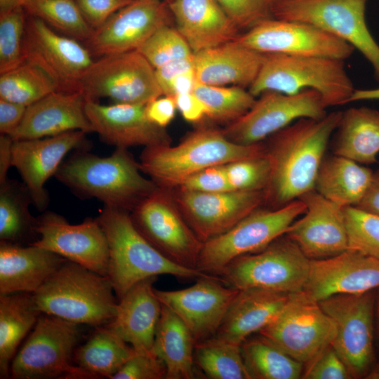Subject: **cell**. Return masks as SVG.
Wrapping results in <instances>:
<instances>
[{
    "mask_svg": "<svg viewBox=\"0 0 379 379\" xmlns=\"http://www.w3.org/2000/svg\"><path fill=\"white\" fill-rule=\"evenodd\" d=\"M341 116L342 112L335 111L321 119H300L269 137L265 148L271 172L264 190L265 203L277 208L314 190L328 144Z\"/></svg>",
    "mask_w": 379,
    "mask_h": 379,
    "instance_id": "1",
    "label": "cell"
},
{
    "mask_svg": "<svg viewBox=\"0 0 379 379\" xmlns=\"http://www.w3.org/2000/svg\"><path fill=\"white\" fill-rule=\"evenodd\" d=\"M126 148L117 147L109 157L79 152L61 164L55 178L75 194L96 198L105 206L133 211L159 186L144 178Z\"/></svg>",
    "mask_w": 379,
    "mask_h": 379,
    "instance_id": "2",
    "label": "cell"
},
{
    "mask_svg": "<svg viewBox=\"0 0 379 379\" xmlns=\"http://www.w3.org/2000/svg\"><path fill=\"white\" fill-rule=\"evenodd\" d=\"M95 219L107 239V277L118 300L135 284L149 277L169 274L198 278L210 275L180 265L162 253L137 229L128 211L105 206Z\"/></svg>",
    "mask_w": 379,
    "mask_h": 379,
    "instance_id": "3",
    "label": "cell"
},
{
    "mask_svg": "<svg viewBox=\"0 0 379 379\" xmlns=\"http://www.w3.org/2000/svg\"><path fill=\"white\" fill-rule=\"evenodd\" d=\"M265 145H241L227 138L222 131L201 128L177 145L145 148L140 166L160 187H178L190 175L205 168L260 156Z\"/></svg>",
    "mask_w": 379,
    "mask_h": 379,
    "instance_id": "4",
    "label": "cell"
},
{
    "mask_svg": "<svg viewBox=\"0 0 379 379\" xmlns=\"http://www.w3.org/2000/svg\"><path fill=\"white\" fill-rule=\"evenodd\" d=\"M114 293L107 276L65 260L32 294L41 313L99 327L116 315Z\"/></svg>",
    "mask_w": 379,
    "mask_h": 379,
    "instance_id": "5",
    "label": "cell"
},
{
    "mask_svg": "<svg viewBox=\"0 0 379 379\" xmlns=\"http://www.w3.org/2000/svg\"><path fill=\"white\" fill-rule=\"evenodd\" d=\"M306 89L318 92L326 107L349 103L355 90L344 60L272 53L265 54L248 91L256 98L267 91L290 95Z\"/></svg>",
    "mask_w": 379,
    "mask_h": 379,
    "instance_id": "6",
    "label": "cell"
},
{
    "mask_svg": "<svg viewBox=\"0 0 379 379\" xmlns=\"http://www.w3.org/2000/svg\"><path fill=\"white\" fill-rule=\"evenodd\" d=\"M78 325L41 313L32 332L11 362V378H95L71 362L80 336Z\"/></svg>",
    "mask_w": 379,
    "mask_h": 379,
    "instance_id": "7",
    "label": "cell"
},
{
    "mask_svg": "<svg viewBox=\"0 0 379 379\" xmlns=\"http://www.w3.org/2000/svg\"><path fill=\"white\" fill-rule=\"evenodd\" d=\"M305 208L298 199L277 208L255 209L229 230L203 243L197 269L218 275L235 258L261 251L284 236Z\"/></svg>",
    "mask_w": 379,
    "mask_h": 379,
    "instance_id": "8",
    "label": "cell"
},
{
    "mask_svg": "<svg viewBox=\"0 0 379 379\" xmlns=\"http://www.w3.org/2000/svg\"><path fill=\"white\" fill-rule=\"evenodd\" d=\"M255 253L239 256L217 276L239 290L263 288L287 293L302 291L307 280L310 259L286 235Z\"/></svg>",
    "mask_w": 379,
    "mask_h": 379,
    "instance_id": "9",
    "label": "cell"
},
{
    "mask_svg": "<svg viewBox=\"0 0 379 379\" xmlns=\"http://www.w3.org/2000/svg\"><path fill=\"white\" fill-rule=\"evenodd\" d=\"M368 0H274L273 18L315 26L348 43L371 65L379 82V44L366 21Z\"/></svg>",
    "mask_w": 379,
    "mask_h": 379,
    "instance_id": "10",
    "label": "cell"
},
{
    "mask_svg": "<svg viewBox=\"0 0 379 379\" xmlns=\"http://www.w3.org/2000/svg\"><path fill=\"white\" fill-rule=\"evenodd\" d=\"M78 91L86 99L107 98L118 104L146 105L163 95L154 68L137 50L94 60Z\"/></svg>",
    "mask_w": 379,
    "mask_h": 379,
    "instance_id": "11",
    "label": "cell"
},
{
    "mask_svg": "<svg viewBox=\"0 0 379 379\" xmlns=\"http://www.w3.org/2000/svg\"><path fill=\"white\" fill-rule=\"evenodd\" d=\"M258 333L294 359L308 364L331 344L335 327L319 302L300 291L292 293L282 310Z\"/></svg>",
    "mask_w": 379,
    "mask_h": 379,
    "instance_id": "12",
    "label": "cell"
},
{
    "mask_svg": "<svg viewBox=\"0 0 379 379\" xmlns=\"http://www.w3.org/2000/svg\"><path fill=\"white\" fill-rule=\"evenodd\" d=\"M319 304L335 324V335L331 345L352 377L367 375L374 361L375 298L372 291L334 295Z\"/></svg>",
    "mask_w": 379,
    "mask_h": 379,
    "instance_id": "13",
    "label": "cell"
},
{
    "mask_svg": "<svg viewBox=\"0 0 379 379\" xmlns=\"http://www.w3.org/2000/svg\"><path fill=\"white\" fill-rule=\"evenodd\" d=\"M259 96L246 114L221 130L230 140L246 145L260 143L300 119H318L327 114L314 90L290 95L267 91Z\"/></svg>",
    "mask_w": 379,
    "mask_h": 379,
    "instance_id": "14",
    "label": "cell"
},
{
    "mask_svg": "<svg viewBox=\"0 0 379 379\" xmlns=\"http://www.w3.org/2000/svg\"><path fill=\"white\" fill-rule=\"evenodd\" d=\"M132 212L134 225L154 247L178 265L197 269L203 242L164 188L159 187Z\"/></svg>",
    "mask_w": 379,
    "mask_h": 379,
    "instance_id": "15",
    "label": "cell"
},
{
    "mask_svg": "<svg viewBox=\"0 0 379 379\" xmlns=\"http://www.w3.org/2000/svg\"><path fill=\"white\" fill-rule=\"evenodd\" d=\"M238 44L264 54L317 56L345 60L355 50L348 43L310 24L266 19L234 40Z\"/></svg>",
    "mask_w": 379,
    "mask_h": 379,
    "instance_id": "16",
    "label": "cell"
},
{
    "mask_svg": "<svg viewBox=\"0 0 379 379\" xmlns=\"http://www.w3.org/2000/svg\"><path fill=\"white\" fill-rule=\"evenodd\" d=\"M219 276L197 278L192 286L180 290L154 288L160 302L185 324L195 344L214 336L239 289L222 285Z\"/></svg>",
    "mask_w": 379,
    "mask_h": 379,
    "instance_id": "17",
    "label": "cell"
},
{
    "mask_svg": "<svg viewBox=\"0 0 379 379\" xmlns=\"http://www.w3.org/2000/svg\"><path fill=\"white\" fill-rule=\"evenodd\" d=\"M35 230L37 239L31 244L107 276L109 246L106 235L96 219L72 225L62 216L46 212L37 218Z\"/></svg>",
    "mask_w": 379,
    "mask_h": 379,
    "instance_id": "18",
    "label": "cell"
},
{
    "mask_svg": "<svg viewBox=\"0 0 379 379\" xmlns=\"http://www.w3.org/2000/svg\"><path fill=\"white\" fill-rule=\"evenodd\" d=\"M173 20L166 2L133 0L95 29L86 47L99 57L135 51L158 29L172 25Z\"/></svg>",
    "mask_w": 379,
    "mask_h": 379,
    "instance_id": "19",
    "label": "cell"
},
{
    "mask_svg": "<svg viewBox=\"0 0 379 379\" xmlns=\"http://www.w3.org/2000/svg\"><path fill=\"white\" fill-rule=\"evenodd\" d=\"M177 195L183 217L203 243L229 230L265 202L264 190L204 193L180 190Z\"/></svg>",
    "mask_w": 379,
    "mask_h": 379,
    "instance_id": "20",
    "label": "cell"
},
{
    "mask_svg": "<svg viewBox=\"0 0 379 379\" xmlns=\"http://www.w3.org/2000/svg\"><path fill=\"white\" fill-rule=\"evenodd\" d=\"M92 56L78 40L62 36L42 20L27 15L25 59L43 66L57 79L63 91H78L81 79L94 61Z\"/></svg>",
    "mask_w": 379,
    "mask_h": 379,
    "instance_id": "21",
    "label": "cell"
},
{
    "mask_svg": "<svg viewBox=\"0 0 379 379\" xmlns=\"http://www.w3.org/2000/svg\"><path fill=\"white\" fill-rule=\"evenodd\" d=\"M299 199L305 204V211L284 235L310 260L330 258L347 250L343 208L315 190Z\"/></svg>",
    "mask_w": 379,
    "mask_h": 379,
    "instance_id": "22",
    "label": "cell"
},
{
    "mask_svg": "<svg viewBox=\"0 0 379 379\" xmlns=\"http://www.w3.org/2000/svg\"><path fill=\"white\" fill-rule=\"evenodd\" d=\"M86 132L72 131L57 135L29 140H13L11 164L19 172L32 204L40 211L48 206L46 182L55 175L70 150L81 147Z\"/></svg>",
    "mask_w": 379,
    "mask_h": 379,
    "instance_id": "23",
    "label": "cell"
},
{
    "mask_svg": "<svg viewBox=\"0 0 379 379\" xmlns=\"http://www.w3.org/2000/svg\"><path fill=\"white\" fill-rule=\"evenodd\" d=\"M379 287V260L347 249L324 259L310 260L302 292L319 302L338 294H360Z\"/></svg>",
    "mask_w": 379,
    "mask_h": 379,
    "instance_id": "24",
    "label": "cell"
},
{
    "mask_svg": "<svg viewBox=\"0 0 379 379\" xmlns=\"http://www.w3.org/2000/svg\"><path fill=\"white\" fill-rule=\"evenodd\" d=\"M85 111L93 132L116 147L146 148L171 144V137L166 128L153 124L147 118L145 105H103L86 99Z\"/></svg>",
    "mask_w": 379,
    "mask_h": 379,
    "instance_id": "25",
    "label": "cell"
},
{
    "mask_svg": "<svg viewBox=\"0 0 379 379\" xmlns=\"http://www.w3.org/2000/svg\"><path fill=\"white\" fill-rule=\"evenodd\" d=\"M86 100L78 91L53 92L27 107L20 124L10 136L29 140L72 131L93 132L85 111Z\"/></svg>",
    "mask_w": 379,
    "mask_h": 379,
    "instance_id": "26",
    "label": "cell"
},
{
    "mask_svg": "<svg viewBox=\"0 0 379 379\" xmlns=\"http://www.w3.org/2000/svg\"><path fill=\"white\" fill-rule=\"evenodd\" d=\"M157 277L133 286L119 300L114 319L107 328L132 346L136 352H151L161 311V303L153 284Z\"/></svg>",
    "mask_w": 379,
    "mask_h": 379,
    "instance_id": "27",
    "label": "cell"
},
{
    "mask_svg": "<svg viewBox=\"0 0 379 379\" xmlns=\"http://www.w3.org/2000/svg\"><path fill=\"white\" fill-rule=\"evenodd\" d=\"M175 28L194 53L234 41L241 34L217 0L167 3Z\"/></svg>",
    "mask_w": 379,
    "mask_h": 379,
    "instance_id": "28",
    "label": "cell"
},
{
    "mask_svg": "<svg viewBox=\"0 0 379 379\" xmlns=\"http://www.w3.org/2000/svg\"><path fill=\"white\" fill-rule=\"evenodd\" d=\"M265 54L236 41L201 51L193 55L198 82L213 85L250 87L255 80Z\"/></svg>",
    "mask_w": 379,
    "mask_h": 379,
    "instance_id": "29",
    "label": "cell"
},
{
    "mask_svg": "<svg viewBox=\"0 0 379 379\" xmlns=\"http://www.w3.org/2000/svg\"><path fill=\"white\" fill-rule=\"evenodd\" d=\"M65 260L38 246L1 241L0 295L34 293Z\"/></svg>",
    "mask_w": 379,
    "mask_h": 379,
    "instance_id": "30",
    "label": "cell"
},
{
    "mask_svg": "<svg viewBox=\"0 0 379 379\" xmlns=\"http://www.w3.org/2000/svg\"><path fill=\"white\" fill-rule=\"evenodd\" d=\"M291 294L256 288L239 290L215 335L241 345L278 315Z\"/></svg>",
    "mask_w": 379,
    "mask_h": 379,
    "instance_id": "31",
    "label": "cell"
},
{
    "mask_svg": "<svg viewBox=\"0 0 379 379\" xmlns=\"http://www.w3.org/2000/svg\"><path fill=\"white\" fill-rule=\"evenodd\" d=\"M194 346V339L185 324L171 308L161 303L151 352L164 364L166 379L195 378Z\"/></svg>",
    "mask_w": 379,
    "mask_h": 379,
    "instance_id": "32",
    "label": "cell"
},
{
    "mask_svg": "<svg viewBox=\"0 0 379 379\" xmlns=\"http://www.w3.org/2000/svg\"><path fill=\"white\" fill-rule=\"evenodd\" d=\"M373 175L371 169L344 157H325L314 190L343 208L357 206L365 195Z\"/></svg>",
    "mask_w": 379,
    "mask_h": 379,
    "instance_id": "33",
    "label": "cell"
},
{
    "mask_svg": "<svg viewBox=\"0 0 379 379\" xmlns=\"http://www.w3.org/2000/svg\"><path fill=\"white\" fill-rule=\"evenodd\" d=\"M333 154L359 164L376 161L379 153V111L367 107L342 112Z\"/></svg>",
    "mask_w": 379,
    "mask_h": 379,
    "instance_id": "34",
    "label": "cell"
},
{
    "mask_svg": "<svg viewBox=\"0 0 379 379\" xmlns=\"http://www.w3.org/2000/svg\"><path fill=\"white\" fill-rule=\"evenodd\" d=\"M41 314L32 293L0 295V378L11 376L18 347Z\"/></svg>",
    "mask_w": 379,
    "mask_h": 379,
    "instance_id": "35",
    "label": "cell"
},
{
    "mask_svg": "<svg viewBox=\"0 0 379 379\" xmlns=\"http://www.w3.org/2000/svg\"><path fill=\"white\" fill-rule=\"evenodd\" d=\"M135 352L132 346L103 326L97 327L85 344L75 348L73 361L95 378H112Z\"/></svg>",
    "mask_w": 379,
    "mask_h": 379,
    "instance_id": "36",
    "label": "cell"
},
{
    "mask_svg": "<svg viewBox=\"0 0 379 379\" xmlns=\"http://www.w3.org/2000/svg\"><path fill=\"white\" fill-rule=\"evenodd\" d=\"M58 91L63 89L57 79L29 59L0 74V98L27 107Z\"/></svg>",
    "mask_w": 379,
    "mask_h": 379,
    "instance_id": "37",
    "label": "cell"
},
{
    "mask_svg": "<svg viewBox=\"0 0 379 379\" xmlns=\"http://www.w3.org/2000/svg\"><path fill=\"white\" fill-rule=\"evenodd\" d=\"M241 349L251 379H298L302 376L303 364L261 335L247 338Z\"/></svg>",
    "mask_w": 379,
    "mask_h": 379,
    "instance_id": "38",
    "label": "cell"
},
{
    "mask_svg": "<svg viewBox=\"0 0 379 379\" xmlns=\"http://www.w3.org/2000/svg\"><path fill=\"white\" fill-rule=\"evenodd\" d=\"M32 203L25 185L7 179L0 185V239L18 244L37 236V218L29 211Z\"/></svg>",
    "mask_w": 379,
    "mask_h": 379,
    "instance_id": "39",
    "label": "cell"
},
{
    "mask_svg": "<svg viewBox=\"0 0 379 379\" xmlns=\"http://www.w3.org/2000/svg\"><path fill=\"white\" fill-rule=\"evenodd\" d=\"M194 364L212 379H251L241 345L215 335L197 343Z\"/></svg>",
    "mask_w": 379,
    "mask_h": 379,
    "instance_id": "40",
    "label": "cell"
},
{
    "mask_svg": "<svg viewBox=\"0 0 379 379\" xmlns=\"http://www.w3.org/2000/svg\"><path fill=\"white\" fill-rule=\"evenodd\" d=\"M23 8L27 15L78 41L86 42L94 32L74 0H27Z\"/></svg>",
    "mask_w": 379,
    "mask_h": 379,
    "instance_id": "41",
    "label": "cell"
},
{
    "mask_svg": "<svg viewBox=\"0 0 379 379\" xmlns=\"http://www.w3.org/2000/svg\"><path fill=\"white\" fill-rule=\"evenodd\" d=\"M192 93L205 105L206 117L229 124L246 114L255 101L248 90L237 86H213L197 81Z\"/></svg>",
    "mask_w": 379,
    "mask_h": 379,
    "instance_id": "42",
    "label": "cell"
},
{
    "mask_svg": "<svg viewBox=\"0 0 379 379\" xmlns=\"http://www.w3.org/2000/svg\"><path fill=\"white\" fill-rule=\"evenodd\" d=\"M27 15L23 7L0 13V74L17 67L25 60Z\"/></svg>",
    "mask_w": 379,
    "mask_h": 379,
    "instance_id": "43",
    "label": "cell"
},
{
    "mask_svg": "<svg viewBox=\"0 0 379 379\" xmlns=\"http://www.w3.org/2000/svg\"><path fill=\"white\" fill-rule=\"evenodd\" d=\"M347 249L379 260V215L357 206L343 208Z\"/></svg>",
    "mask_w": 379,
    "mask_h": 379,
    "instance_id": "44",
    "label": "cell"
},
{
    "mask_svg": "<svg viewBox=\"0 0 379 379\" xmlns=\"http://www.w3.org/2000/svg\"><path fill=\"white\" fill-rule=\"evenodd\" d=\"M137 51L154 69L194 55L186 40L172 25H165L158 29Z\"/></svg>",
    "mask_w": 379,
    "mask_h": 379,
    "instance_id": "45",
    "label": "cell"
},
{
    "mask_svg": "<svg viewBox=\"0 0 379 379\" xmlns=\"http://www.w3.org/2000/svg\"><path fill=\"white\" fill-rule=\"evenodd\" d=\"M225 170L232 190H264L270 180L271 166L265 153L227 164Z\"/></svg>",
    "mask_w": 379,
    "mask_h": 379,
    "instance_id": "46",
    "label": "cell"
},
{
    "mask_svg": "<svg viewBox=\"0 0 379 379\" xmlns=\"http://www.w3.org/2000/svg\"><path fill=\"white\" fill-rule=\"evenodd\" d=\"M240 31L246 32L259 22L273 18L274 0H217Z\"/></svg>",
    "mask_w": 379,
    "mask_h": 379,
    "instance_id": "47",
    "label": "cell"
},
{
    "mask_svg": "<svg viewBox=\"0 0 379 379\" xmlns=\"http://www.w3.org/2000/svg\"><path fill=\"white\" fill-rule=\"evenodd\" d=\"M166 377L164 364L152 352H136L112 379H162Z\"/></svg>",
    "mask_w": 379,
    "mask_h": 379,
    "instance_id": "48",
    "label": "cell"
},
{
    "mask_svg": "<svg viewBox=\"0 0 379 379\" xmlns=\"http://www.w3.org/2000/svg\"><path fill=\"white\" fill-rule=\"evenodd\" d=\"M303 378L349 379L352 375L337 352L330 345L308 364Z\"/></svg>",
    "mask_w": 379,
    "mask_h": 379,
    "instance_id": "49",
    "label": "cell"
},
{
    "mask_svg": "<svg viewBox=\"0 0 379 379\" xmlns=\"http://www.w3.org/2000/svg\"><path fill=\"white\" fill-rule=\"evenodd\" d=\"M180 190L215 193L232 190L230 185L225 165L205 168L186 178L178 186Z\"/></svg>",
    "mask_w": 379,
    "mask_h": 379,
    "instance_id": "50",
    "label": "cell"
},
{
    "mask_svg": "<svg viewBox=\"0 0 379 379\" xmlns=\"http://www.w3.org/2000/svg\"><path fill=\"white\" fill-rule=\"evenodd\" d=\"M81 14L95 30L133 0H74Z\"/></svg>",
    "mask_w": 379,
    "mask_h": 379,
    "instance_id": "51",
    "label": "cell"
},
{
    "mask_svg": "<svg viewBox=\"0 0 379 379\" xmlns=\"http://www.w3.org/2000/svg\"><path fill=\"white\" fill-rule=\"evenodd\" d=\"M177 107L175 98L162 95L145 105L147 118L153 124L166 128L175 117Z\"/></svg>",
    "mask_w": 379,
    "mask_h": 379,
    "instance_id": "52",
    "label": "cell"
},
{
    "mask_svg": "<svg viewBox=\"0 0 379 379\" xmlns=\"http://www.w3.org/2000/svg\"><path fill=\"white\" fill-rule=\"evenodd\" d=\"M27 106L0 98V132L11 135L20 124Z\"/></svg>",
    "mask_w": 379,
    "mask_h": 379,
    "instance_id": "53",
    "label": "cell"
},
{
    "mask_svg": "<svg viewBox=\"0 0 379 379\" xmlns=\"http://www.w3.org/2000/svg\"><path fill=\"white\" fill-rule=\"evenodd\" d=\"M192 69H194L193 56L175 60L155 68V76L163 95H165L174 77Z\"/></svg>",
    "mask_w": 379,
    "mask_h": 379,
    "instance_id": "54",
    "label": "cell"
},
{
    "mask_svg": "<svg viewBox=\"0 0 379 379\" xmlns=\"http://www.w3.org/2000/svg\"><path fill=\"white\" fill-rule=\"evenodd\" d=\"M174 98L177 109L186 121L196 123L206 117L205 105L193 93L180 94Z\"/></svg>",
    "mask_w": 379,
    "mask_h": 379,
    "instance_id": "55",
    "label": "cell"
},
{
    "mask_svg": "<svg viewBox=\"0 0 379 379\" xmlns=\"http://www.w3.org/2000/svg\"><path fill=\"white\" fill-rule=\"evenodd\" d=\"M197 82L194 69L184 72L171 80L164 95L174 98L180 94L192 93Z\"/></svg>",
    "mask_w": 379,
    "mask_h": 379,
    "instance_id": "56",
    "label": "cell"
},
{
    "mask_svg": "<svg viewBox=\"0 0 379 379\" xmlns=\"http://www.w3.org/2000/svg\"><path fill=\"white\" fill-rule=\"evenodd\" d=\"M355 206L379 215V170L373 172L372 180L365 195Z\"/></svg>",
    "mask_w": 379,
    "mask_h": 379,
    "instance_id": "57",
    "label": "cell"
},
{
    "mask_svg": "<svg viewBox=\"0 0 379 379\" xmlns=\"http://www.w3.org/2000/svg\"><path fill=\"white\" fill-rule=\"evenodd\" d=\"M13 139L8 135H0V185L7 179L8 169L11 164V147Z\"/></svg>",
    "mask_w": 379,
    "mask_h": 379,
    "instance_id": "58",
    "label": "cell"
},
{
    "mask_svg": "<svg viewBox=\"0 0 379 379\" xmlns=\"http://www.w3.org/2000/svg\"><path fill=\"white\" fill-rule=\"evenodd\" d=\"M375 100H379V88L372 89H355L350 100V102Z\"/></svg>",
    "mask_w": 379,
    "mask_h": 379,
    "instance_id": "59",
    "label": "cell"
},
{
    "mask_svg": "<svg viewBox=\"0 0 379 379\" xmlns=\"http://www.w3.org/2000/svg\"><path fill=\"white\" fill-rule=\"evenodd\" d=\"M27 0H0V13L23 7Z\"/></svg>",
    "mask_w": 379,
    "mask_h": 379,
    "instance_id": "60",
    "label": "cell"
},
{
    "mask_svg": "<svg viewBox=\"0 0 379 379\" xmlns=\"http://www.w3.org/2000/svg\"><path fill=\"white\" fill-rule=\"evenodd\" d=\"M377 309H378V320H379V293H378V298H377Z\"/></svg>",
    "mask_w": 379,
    "mask_h": 379,
    "instance_id": "61",
    "label": "cell"
},
{
    "mask_svg": "<svg viewBox=\"0 0 379 379\" xmlns=\"http://www.w3.org/2000/svg\"><path fill=\"white\" fill-rule=\"evenodd\" d=\"M161 1H165L166 3H168V2L171 1L172 0H161Z\"/></svg>",
    "mask_w": 379,
    "mask_h": 379,
    "instance_id": "62",
    "label": "cell"
},
{
    "mask_svg": "<svg viewBox=\"0 0 379 379\" xmlns=\"http://www.w3.org/2000/svg\"><path fill=\"white\" fill-rule=\"evenodd\" d=\"M377 376H379V373L378 375H376Z\"/></svg>",
    "mask_w": 379,
    "mask_h": 379,
    "instance_id": "63",
    "label": "cell"
}]
</instances>
